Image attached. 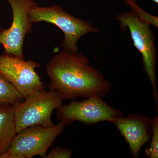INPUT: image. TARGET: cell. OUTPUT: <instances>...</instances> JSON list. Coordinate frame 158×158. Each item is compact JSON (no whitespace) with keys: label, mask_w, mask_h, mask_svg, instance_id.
<instances>
[{"label":"cell","mask_w":158,"mask_h":158,"mask_svg":"<svg viewBox=\"0 0 158 158\" xmlns=\"http://www.w3.org/2000/svg\"><path fill=\"white\" fill-rule=\"evenodd\" d=\"M150 147L145 150V154L149 158H158V117L153 118L152 135Z\"/></svg>","instance_id":"cell-13"},{"label":"cell","mask_w":158,"mask_h":158,"mask_svg":"<svg viewBox=\"0 0 158 158\" xmlns=\"http://www.w3.org/2000/svg\"><path fill=\"white\" fill-rule=\"evenodd\" d=\"M62 123L51 127L34 125L18 133L7 151L0 158H43L54 141L64 131Z\"/></svg>","instance_id":"cell-5"},{"label":"cell","mask_w":158,"mask_h":158,"mask_svg":"<svg viewBox=\"0 0 158 158\" xmlns=\"http://www.w3.org/2000/svg\"><path fill=\"white\" fill-rule=\"evenodd\" d=\"M24 100L12 84L0 73V104H9L13 106Z\"/></svg>","instance_id":"cell-11"},{"label":"cell","mask_w":158,"mask_h":158,"mask_svg":"<svg viewBox=\"0 0 158 158\" xmlns=\"http://www.w3.org/2000/svg\"><path fill=\"white\" fill-rule=\"evenodd\" d=\"M39 67V63L34 60L25 61L5 54L0 55V73L24 99L45 89V85L35 70Z\"/></svg>","instance_id":"cell-7"},{"label":"cell","mask_w":158,"mask_h":158,"mask_svg":"<svg viewBox=\"0 0 158 158\" xmlns=\"http://www.w3.org/2000/svg\"><path fill=\"white\" fill-rule=\"evenodd\" d=\"M123 113L110 106L102 98L91 97L81 102L72 100L68 105H63L57 110L59 122L65 126L78 121L85 125L95 124L101 122H111Z\"/></svg>","instance_id":"cell-6"},{"label":"cell","mask_w":158,"mask_h":158,"mask_svg":"<svg viewBox=\"0 0 158 158\" xmlns=\"http://www.w3.org/2000/svg\"><path fill=\"white\" fill-rule=\"evenodd\" d=\"M123 31L128 29L134 46L141 54L142 65L153 89L157 111L158 93L156 77L157 50L156 35L151 25L140 20L132 11L123 12L116 15Z\"/></svg>","instance_id":"cell-2"},{"label":"cell","mask_w":158,"mask_h":158,"mask_svg":"<svg viewBox=\"0 0 158 158\" xmlns=\"http://www.w3.org/2000/svg\"><path fill=\"white\" fill-rule=\"evenodd\" d=\"M72 154V150L57 146L52 148L43 158H70Z\"/></svg>","instance_id":"cell-14"},{"label":"cell","mask_w":158,"mask_h":158,"mask_svg":"<svg viewBox=\"0 0 158 158\" xmlns=\"http://www.w3.org/2000/svg\"><path fill=\"white\" fill-rule=\"evenodd\" d=\"M49 90L56 91L62 99L102 98L110 93L112 84L91 66L83 54L62 50L46 65Z\"/></svg>","instance_id":"cell-1"},{"label":"cell","mask_w":158,"mask_h":158,"mask_svg":"<svg viewBox=\"0 0 158 158\" xmlns=\"http://www.w3.org/2000/svg\"><path fill=\"white\" fill-rule=\"evenodd\" d=\"M17 134L13 106L0 104V155L9 149Z\"/></svg>","instance_id":"cell-10"},{"label":"cell","mask_w":158,"mask_h":158,"mask_svg":"<svg viewBox=\"0 0 158 158\" xmlns=\"http://www.w3.org/2000/svg\"><path fill=\"white\" fill-rule=\"evenodd\" d=\"M111 123L116 126L129 146L133 158L139 156L141 148L151 139L153 118L143 114L118 116Z\"/></svg>","instance_id":"cell-9"},{"label":"cell","mask_w":158,"mask_h":158,"mask_svg":"<svg viewBox=\"0 0 158 158\" xmlns=\"http://www.w3.org/2000/svg\"><path fill=\"white\" fill-rule=\"evenodd\" d=\"M63 99L56 91L45 90L13 105L16 131L34 125L54 126L52 115L63 105Z\"/></svg>","instance_id":"cell-4"},{"label":"cell","mask_w":158,"mask_h":158,"mask_svg":"<svg viewBox=\"0 0 158 158\" xmlns=\"http://www.w3.org/2000/svg\"><path fill=\"white\" fill-rule=\"evenodd\" d=\"M30 17L32 23L43 22L59 27L64 35L62 43L63 50L71 52H78L80 38L86 34L100 32L90 22L75 17L59 6H35L30 11Z\"/></svg>","instance_id":"cell-3"},{"label":"cell","mask_w":158,"mask_h":158,"mask_svg":"<svg viewBox=\"0 0 158 158\" xmlns=\"http://www.w3.org/2000/svg\"><path fill=\"white\" fill-rule=\"evenodd\" d=\"M121 1H123V2H124L125 3L127 0H121Z\"/></svg>","instance_id":"cell-16"},{"label":"cell","mask_w":158,"mask_h":158,"mask_svg":"<svg viewBox=\"0 0 158 158\" xmlns=\"http://www.w3.org/2000/svg\"><path fill=\"white\" fill-rule=\"evenodd\" d=\"M7 1L12 9L13 20L9 28L0 29V44L4 47L5 54L23 59L24 41L33 27L30 12L37 5L34 0Z\"/></svg>","instance_id":"cell-8"},{"label":"cell","mask_w":158,"mask_h":158,"mask_svg":"<svg viewBox=\"0 0 158 158\" xmlns=\"http://www.w3.org/2000/svg\"><path fill=\"white\" fill-rule=\"evenodd\" d=\"M151 1L155 3L156 4H158V0H151Z\"/></svg>","instance_id":"cell-15"},{"label":"cell","mask_w":158,"mask_h":158,"mask_svg":"<svg viewBox=\"0 0 158 158\" xmlns=\"http://www.w3.org/2000/svg\"><path fill=\"white\" fill-rule=\"evenodd\" d=\"M125 3L131 7L132 11L141 21L158 27V16L150 14L144 11L138 6L135 0H127Z\"/></svg>","instance_id":"cell-12"}]
</instances>
